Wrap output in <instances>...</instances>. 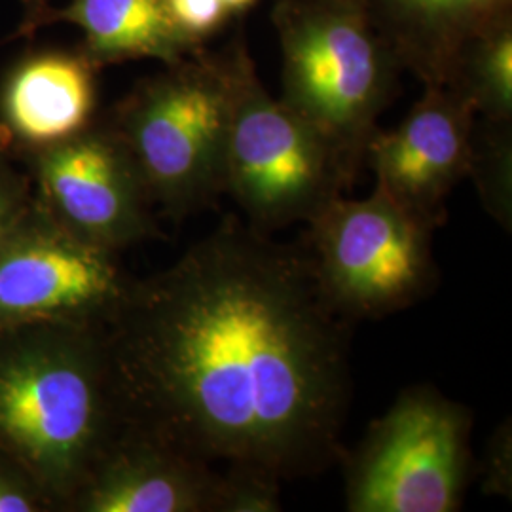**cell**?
<instances>
[{"mask_svg":"<svg viewBox=\"0 0 512 512\" xmlns=\"http://www.w3.org/2000/svg\"><path fill=\"white\" fill-rule=\"evenodd\" d=\"M351 323L304 241L226 215L105 327L124 423L209 463L321 475L346 454Z\"/></svg>","mask_w":512,"mask_h":512,"instance_id":"1","label":"cell"},{"mask_svg":"<svg viewBox=\"0 0 512 512\" xmlns=\"http://www.w3.org/2000/svg\"><path fill=\"white\" fill-rule=\"evenodd\" d=\"M126 427L105 327L42 323L0 332V450L65 511Z\"/></svg>","mask_w":512,"mask_h":512,"instance_id":"2","label":"cell"},{"mask_svg":"<svg viewBox=\"0 0 512 512\" xmlns=\"http://www.w3.org/2000/svg\"><path fill=\"white\" fill-rule=\"evenodd\" d=\"M281 101L317 129L357 175L404 69L368 0H279Z\"/></svg>","mask_w":512,"mask_h":512,"instance_id":"3","label":"cell"},{"mask_svg":"<svg viewBox=\"0 0 512 512\" xmlns=\"http://www.w3.org/2000/svg\"><path fill=\"white\" fill-rule=\"evenodd\" d=\"M232 110L228 48H200L164 73L141 80L110 110L147 184L154 207L181 222L224 194Z\"/></svg>","mask_w":512,"mask_h":512,"instance_id":"4","label":"cell"},{"mask_svg":"<svg viewBox=\"0 0 512 512\" xmlns=\"http://www.w3.org/2000/svg\"><path fill=\"white\" fill-rule=\"evenodd\" d=\"M228 55L232 110L224 194L260 232L308 224L344 194L355 173L317 129L264 88L243 38L228 46Z\"/></svg>","mask_w":512,"mask_h":512,"instance_id":"5","label":"cell"},{"mask_svg":"<svg viewBox=\"0 0 512 512\" xmlns=\"http://www.w3.org/2000/svg\"><path fill=\"white\" fill-rule=\"evenodd\" d=\"M473 416L429 385L408 387L346 459L351 512H454L471 469Z\"/></svg>","mask_w":512,"mask_h":512,"instance_id":"6","label":"cell"},{"mask_svg":"<svg viewBox=\"0 0 512 512\" xmlns=\"http://www.w3.org/2000/svg\"><path fill=\"white\" fill-rule=\"evenodd\" d=\"M433 228L380 186L344 196L308 222L304 245L336 310L349 321L406 310L437 283Z\"/></svg>","mask_w":512,"mask_h":512,"instance_id":"7","label":"cell"},{"mask_svg":"<svg viewBox=\"0 0 512 512\" xmlns=\"http://www.w3.org/2000/svg\"><path fill=\"white\" fill-rule=\"evenodd\" d=\"M131 281L116 253L76 238L33 198L0 245V332L42 323L107 327Z\"/></svg>","mask_w":512,"mask_h":512,"instance_id":"8","label":"cell"},{"mask_svg":"<svg viewBox=\"0 0 512 512\" xmlns=\"http://www.w3.org/2000/svg\"><path fill=\"white\" fill-rule=\"evenodd\" d=\"M18 158L35 202L76 238L112 253L162 238L145 179L107 116L63 143Z\"/></svg>","mask_w":512,"mask_h":512,"instance_id":"9","label":"cell"},{"mask_svg":"<svg viewBox=\"0 0 512 512\" xmlns=\"http://www.w3.org/2000/svg\"><path fill=\"white\" fill-rule=\"evenodd\" d=\"M476 114L446 86H425L420 101L391 131L372 135L365 162L385 190L433 230L446 220V202L467 177Z\"/></svg>","mask_w":512,"mask_h":512,"instance_id":"10","label":"cell"},{"mask_svg":"<svg viewBox=\"0 0 512 512\" xmlns=\"http://www.w3.org/2000/svg\"><path fill=\"white\" fill-rule=\"evenodd\" d=\"M213 463L124 427L73 495L69 512H217Z\"/></svg>","mask_w":512,"mask_h":512,"instance_id":"11","label":"cell"},{"mask_svg":"<svg viewBox=\"0 0 512 512\" xmlns=\"http://www.w3.org/2000/svg\"><path fill=\"white\" fill-rule=\"evenodd\" d=\"M99 67L80 50L25 55L0 86V135L16 156L52 147L97 118Z\"/></svg>","mask_w":512,"mask_h":512,"instance_id":"12","label":"cell"},{"mask_svg":"<svg viewBox=\"0 0 512 512\" xmlns=\"http://www.w3.org/2000/svg\"><path fill=\"white\" fill-rule=\"evenodd\" d=\"M401 65L446 86L465 42L512 18V0H368Z\"/></svg>","mask_w":512,"mask_h":512,"instance_id":"13","label":"cell"},{"mask_svg":"<svg viewBox=\"0 0 512 512\" xmlns=\"http://www.w3.org/2000/svg\"><path fill=\"white\" fill-rule=\"evenodd\" d=\"M57 21L84 31L80 52L99 69L133 59L173 65L203 48L179 29L167 0H71L65 8L50 6L40 27Z\"/></svg>","mask_w":512,"mask_h":512,"instance_id":"14","label":"cell"},{"mask_svg":"<svg viewBox=\"0 0 512 512\" xmlns=\"http://www.w3.org/2000/svg\"><path fill=\"white\" fill-rule=\"evenodd\" d=\"M446 88L480 118L512 120V18L465 42Z\"/></svg>","mask_w":512,"mask_h":512,"instance_id":"15","label":"cell"},{"mask_svg":"<svg viewBox=\"0 0 512 512\" xmlns=\"http://www.w3.org/2000/svg\"><path fill=\"white\" fill-rule=\"evenodd\" d=\"M467 177L475 181L486 213L507 232L512 220L511 120L476 116Z\"/></svg>","mask_w":512,"mask_h":512,"instance_id":"16","label":"cell"},{"mask_svg":"<svg viewBox=\"0 0 512 512\" xmlns=\"http://www.w3.org/2000/svg\"><path fill=\"white\" fill-rule=\"evenodd\" d=\"M281 482L262 467L228 463V469L220 473L217 512L281 511Z\"/></svg>","mask_w":512,"mask_h":512,"instance_id":"17","label":"cell"},{"mask_svg":"<svg viewBox=\"0 0 512 512\" xmlns=\"http://www.w3.org/2000/svg\"><path fill=\"white\" fill-rule=\"evenodd\" d=\"M16 154L0 135V245L33 200L27 169L16 165Z\"/></svg>","mask_w":512,"mask_h":512,"instance_id":"18","label":"cell"},{"mask_svg":"<svg viewBox=\"0 0 512 512\" xmlns=\"http://www.w3.org/2000/svg\"><path fill=\"white\" fill-rule=\"evenodd\" d=\"M55 511L31 473L0 450V512Z\"/></svg>","mask_w":512,"mask_h":512,"instance_id":"19","label":"cell"},{"mask_svg":"<svg viewBox=\"0 0 512 512\" xmlns=\"http://www.w3.org/2000/svg\"><path fill=\"white\" fill-rule=\"evenodd\" d=\"M171 16L194 44L203 46L232 18L222 0H167Z\"/></svg>","mask_w":512,"mask_h":512,"instance_id":"20","label":"cell"},{"mask_svg":"<svg viewBox=\"0 0 512 512\" xmlns=\"http://www.w3.org/2000/svg\"><path fill=\"white\" fill-rule=\"evenodd\" d=\"M484 492L511 495V429L499 427L492 442H488Z\"/></svg>","mask_w":512,"mask_h":512,"instance_id":"21","label":"cell"},{"mask_svg":"<svg viewBox=\"0 0 512 512\" xmlns=\"http://www.w3.org/2000/svg\"><path fill=\"white\" fill-rule=\"evenodd\" d=\"M21 4L25 8V18L19 27L18 37H31L40 29L42 18L50 8V0H21Z\"/></svg>","mask_w":512,"mask_h":512,"instance_id":"22","label":"cell"},{"mask_svg":"<svg viewBox=\"0 0 512 512\" xmlns=\"http://www.w3.org/2000/svg\"><path fill=\"white\" fill-rule=\"evenodd\" d=\"M222 2L228 8L230 16H239V14H245L249 8H253L258 0H222Z\"/></svg>","mask_w":512,"mask_h":512,"instance_id":"23","label":"cell"}]
</instances>
